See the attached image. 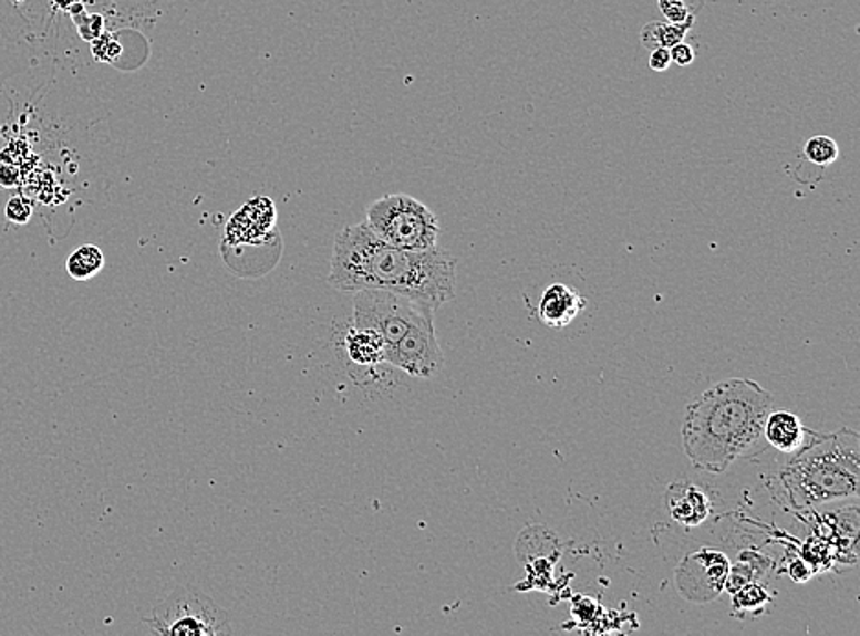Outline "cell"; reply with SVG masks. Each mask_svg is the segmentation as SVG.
<instances>
[{
    "mask_svg": "<svg viewBox=\"0 0 860 636\" xmlns=\"http://www.w3.org/2000/svg\"><path fill=\"white\" fill-rule=\"evenodd\" d=\"M807 429L800 423L795 413L770 411L765 420V439L767 445L784 451V453H797L804 446V437Z\"/></svg>",
    "mask_w": 860,
    "mask_h": 636,
    "instance_id": "obj_12",
    "label": "cell"
},
{
    "mask_svg": "<svg viewBox=\"0 0 860 636\" xmlns=\"http://www.w3.org/2000/svg\"><path fill=\"white\" fill-rule=\"evenodd\" d=\"M0 186L8 189L19 186V171L15 167L0 166Z\"/></svg>",
    "mask_w": 860,
    "mask_h": 636,
    "instance_id": "obj_23",
    "label": "cell"
},
{
    "mask_svg": "<svg viewBox=\"0 0 860 636\" xmlns=\"http://www.w3.org/2000/svg\"><path fill=\"white\" fill-rule=\"evenodd\" d=\"M769 560L761 556L759 552H743V554H739V560L734 565H731L725 588H728V593H736L737 588H742L743 585L756 582L759 576H764L769 571Z\"/></svg>",
    "mask_w": 860,
    "mask_h": 636,
    "instance_id": "obj_15",
    "label": "cell"
},
{
    "mask_svg": "<svg viewBox=\"0 0 860 636\" xmlns=\"http://www.w3.org/2000/svg\"><path fill=\"white\" fill-rule=\"evenodd\" d=\"M734 594V611H742V615H761L765 607L770 604V594L764 585L758 582L747 583L742 588H737Z\"/></svg>",
    "mask_w": 860,
    "mask_h": 636,
    "instance_id": "obj_17",
    "label": "cell"
},
{
    "mask_svg": "<svg viewBox=\"0 0 860 636\" xmlns=\"http://www.w3.org/2000/svg\"><path fill=\"white\" fill-rule=\"evenodd\" d=\"M694 27V17L684 22H647L642 28L641 41L646 49H672L677 43H683L686 33Z\"/></svg>",
    "mask_w": 860,
    "mask_h": 636,
    "instance_id": "obj_14",
    "label": "cell"
},
{
    "mask_svg": "<svg viewBox=\"0 0 860 636\" xmlns=\"http://www.w3.org/2000/svg\"><path fill=\"white\" fill-rule=\"evenodd\" d=\"M670 55H672V63L678 64V66H690L695 60V50L690 44L677 43L670 49Z\"/></svg>",
    "mask_w": 860,
    "mask_h": 636,
    "instance_id": "obj_21",
    "label": "cell"
},
{
    "mask_svg": "<svg viewBox=\"0 0 860 636\" xmlns=\"http://www.w3.org/2000/svg\"><path fill=\"white\" fill-rule=\"evenodd\" d=\"M583 309L586 300L577 290L567 284L555 283L541 295L538 317L543 325L560 331L571 325L572 321L582 314Z\"/></svg>",
    "mask_w": 860,
    "mask_h": 636,
    "instance_id": "obj_10",
    "label": "cell"
},
{
    "mask_svg": "<svg viewBox=\"0 0 860 636\" xmlns=\"http://www.w3.org/2000/svg\"><path fill=\"white\" fill-rule=\"evenodd\" d=\"M659 10L666 17L669 22H684L688 21L692 13L688 11V6L684 0H657Z\"/></svg>",
    "mask_w": 860,
    "mask_h": 636,
    "instance_id": "obj_20",
    "label": "cell"
},
{
    "mask_svg": "<svg viewBox=\"0 0 860 636\" xmlns=\"http://www.w3.org/2000/svg\"><path fill=\"white\" fill-rule=\"evenodd\" d=\"M773 395L758 382L731 378L695 398L684 415L683 449L694 468L723 473L736 460L754 459L767 449L765 420Z\"/></svg>",
    "mask_w": 860,
    "mask_h": 636,
    "instance_id": "obj_2",
    "label": "cell"
},
{
    "mask_svg": "<svg viewBox=\"0 0 860 636\" xmlns=\"http://www.w3.org/2000/svg\"><path fill=\"white\" fill-rule=\"evenodd\" d=\"M385 364L415 378H433L444 367V354L435 334V317L417 321L401 342L385 348Z\"/></svg>",
    "mask_w": 860,
    "mask_h": 636,
    "instance_id": "obj_7",
    "label": "cell"
},
{
    "mask_svg": "<svg viewBox=\"0 0 860 636\" xmlns=\"http://www.w3.org/2000/svg\"><path fill=\"white\" fill-rule=\"evenodd\" d=\"M327 281L345 294L390 290L437 311L455 298L457 259L438 247L426 252L391 247L374 236L364 220L338 233Z\"/></svg>",
    "mask_w": 860,
    "mask_h": 636,
    "instance_id": "obj_1",
    "label": "cell"
},
{
    "mask_svg": "<svg viewBox=\"0 0 860 636\" xmlns=\"http://www.w3.org/2000/svg\"><path fill=\"white\" fill-rule=\"evenodd\" d=\"M369 230L391 247L407 252L437 248L441 225L428 206L410 195H385L367 208Z\"/></svg>",
    "mask_w": 860,
    "mask_h": 636,
    "instance_id": "obj_4",
    "label": "cell"
},
{
    "mask_svg": "<svg viewBox=\"0 0 860 636\" xmlns=\"http://www.w3.org/2000/svg\"><path fill=\"white\" fill-rule=\"evenodd\" d=\"M345 348H348L349 358L353 364L362 365V367L385 364L384 342L374 332L353 326L345 336Z\"/></svg>",
    "mask_w": 860,
    "mask_h": 636,
    "instance_id": "obj_13",
    "label": "cell"
},
{
    "mask_svg": "<svg viewBox=\"0 0 860 636\" xmlns=\"http://www.w3.org/2000/svg\"><path fill=\"white\" fill-rule=\"evenodd\" d=\"M105 267V256L94 244H83L66 259V272L75 281H89L96 278Z\"/></svg>",
    "mask_w": 860,
    "mask_h": 636,
    "instance_id": "obj_16",
    "label": "cell"
},
{
    "mask_svg": "<svg viewBox=\"0 0 860 636\" xmlns=\"http://www.w3.org/2000/svg\"><path fill=\"white\" fill-rule=\"evenodd\" d=\"M731 562L719 551L701 549L684 557L675 571V585L683 598L694 604H708L717 598L727 583Z\"/></svg>",
    "mask_w": 860,
    "mask_h": 636,
    "instance_id": "obj_8",
    "label": "cell"
},
{
    "mask_svg": "<svg viewBox=\"0 0 860 636\" xmlns=\"http://www.w3.org/2000/svg\"><path fill=\"white\" fill-rule=\"evenodd\" d=\"M804 155L815 166L828 167L837 161L840 149L837 142L833 138H829V136H812V138L807 139Z\"/></svg>",
    "mask_w": 860,
    "mask_h": 636,
    "instance_id": "obj_18",
    "label": "cell"
},
{
    "mask_svg": "<svg viewBox=\"0 0 860 636\" xmlns=\"http://www.w3.org/2000/svg\"><path fill=\"white\" fill-rule=\"evenodd\" d=\"M712 499L703 488L694 482L677 481L670 484L666 492V509L675 523L694 529L705 523L712 513Z\"/></svg>",
    "mask_w": 860,
    "mask_h": 636,
    "instance_id": "obj_9",
    "label": "cell"
},
{
    "mask_svg": "<svg viewBox=\"0 0 860 636\" xmlns=\"http://www.w3.org/2000/svg\"><path fill=\"white\" fill-rule=\"evenodd\" d=\"M273 220H276L273 204L267 198H256L246 204L239 213L234 215L226 230V239L236 237L239 242L256 241L270 230Z\"/></svg>",
    "mask_w": 860,
    "mask_h": 636,
    "instance_id": "obj_11",
    "label": "cell"
},
{
    "mask_svg": "<svg viewBox=\"0 0 860 636\" xmlns=\"http://www.w3.org/2000/svg\"><path fill=\"white\" fill-rule=\"evenodd\" d=\"M860 437L856 429L815 435L778 471L781 501L795 510L859 496Z\"/></svg>",
    "mask_w": 860,
    "mask_h": 636,
    "instance_id": "obj_3",
    "label": "cell"
},
{
    "mask_svg": "<svg viewBox=\"0 0 860 636\" xmlns=\"http://www.w3.org/2000/svg\"><path fill=\"white\" fill-rule=\"evenodd\" d=\"M4 215L11 225H28L33 215L32 204L28 202V198L17 195V197H11L8 204H6Z\"/></svg>",
    "mask_w": 860,
    "mask_h": 636,
    "instance_id": "obj_19",
    "label": "cell"
},
{
    "mask_svg": "<svg viewBox=\"0 0 860 636\" xmlns=\"http://www.w3.org/2000/svg\"><path fill=\"white\" fill-rule=\"evenodd\" d=\"M435 312L428 303L390 290L354 292L353 326L379 334L385 348L401 342L417 321L435 317Z\"/></svg>",
    "mask_w": 860,
    "mask_h": 636,
    "instance_id": "obj_6",
    "label": "cell"
},
{
    "mask_svg": "<svg viewBox=\"0 0 860 636\" xmlns=\"http://www.w3.org/2000/svg\"><path fill=\"white\" fill-rule=\"evenodd\" d=\"M672 66L670 49H653L650 54V69L655 72H666Z\"/></svg>",
    "mask_w": 860,
    "mask_h": 636,
    "instance_id": "obj_22",
    "label": "cell"
},
{
    "mask_svg": "<svg viewBox=\"0 0 860 636\" xmlns=\"http://www.w3.org/2000/svg\"><path fill=\"white\" fill-rule=\"evenodd\" d=\"M142 622L151 633L160 636L231 635L230 616L214 599L189 588H175L169 596L151 607Z\"/></svg>",
    "mask_w": 860,
    "mask_h": 636,
    "instance_id": "obj_5",
    "label": "cell"
}]
</instances>
